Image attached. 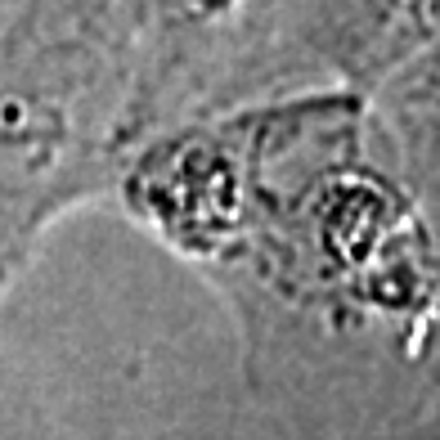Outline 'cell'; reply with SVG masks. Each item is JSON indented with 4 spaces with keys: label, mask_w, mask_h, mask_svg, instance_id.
<instances>
[{
    "label": "cell",
    "mask_w": 440,
    "mask_h": 440,
    "mask_svg": "<svg viewBox=\"0 0 440 440\" xmlns=\"http://www.w3.org/2000/svg\"><path fill=\"white\" fill-rule=\"evenodd\" d=\"M238 140L171 157L157 212L202 248L238 229L265 288L310 328L314 436L386 440L422 413L440 373V229L396 166L373 162V108L324 94Z\"/></svg>",
    "instance_id": "cell-1"
},
{
    "label": "cell",
    "mask_w": 440,
    "mask_h": 440,
    "mask_svg": "<svg viewBox=\"0 0 440 440\" xmlns=\"http://www.w3.org/2000/svg\"><path fill=\"white\" fill-rule=\"evenodd\" d=\"M413 63H427V68H440V23H436V32H432V41H427V50H418V54H413L409 59V63H400V68H413ZM396 68V72H400ZM386 77H391V72H386Z\"/></svg>",
    "instance_id": "cell-2"
}]
</instances>
